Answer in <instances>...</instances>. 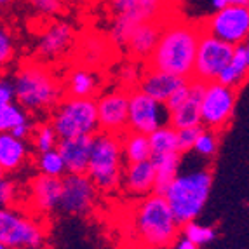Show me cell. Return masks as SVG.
<instances>
[{"label":"cell","instance_id":"7402d4cb","mask_svg":"<svg viewBox=\"0 0 249 249\" xmlns=\"http://www.w3.org/2000/svg\"><path fill=\"white\" fill-rule=\"evenodd\" d=\"M121 187L131 196L145 197L148 194H154L155 187V171L152 162H134V164H125L122 171Z\"/></svg>","mask_w":249,"mask_h":249},{"label":"cell","instance_id":"e575fe53","mask_svg":"<svg viewBox=\"0 0 249 249\" xmlns=\"http://www.w3.org/2000/svg\"><path fill=\"white\" fill-rule=\"evenodd\" d=\"M143 70H145V63L134 61V59L125 61L119 68V88L125 89V91L136 89L143 75Z\"/></svg>","mask_w":249,"mask_h":249},{"label":"cell","instance_id":"d6a6232c","mask_svg":"<svg viewBox=\"0 0 249 249\" xmlns=\"http://www.w3.org/2000/svg\"><path fill=\"white\" fill-rule=\"evenodd\" d=\"M16 59V38L5 23L0 21V73H4Z\"/></svg>","mask_w":249,"mask_h":249},{"label":"cell","instance_id":"7a4b0ae2","mask_svg":"<svg viewBox=\"0 0 249 249\" xmlns=\"http://www.w3.org/2000/svg\"><path fill=\"white\" fill-rule=\"evenodd\" d=\"M11 80L14 88V101L26 113L53 112L56 105L65 98L59 75L49 65L35 59L21 63Z\"/></svg>","mask_w":249,"mask_h":249},{"label":"cell","instance_id":"30bf717a","mask_svg":"<svg viewBox=\"0 0 249 249\" xmlns=\"http://www.w3.org/2000/svg\"><path fill=\"white\" fill-rule=\"evenodd\" d=\"M200 30L213 37L235 47L248 44L249 37V9L248 5L230 4L221 11H216L199 23Z\"/></svg>","mask_w":249,"mask_h":249},{"label":"cell","instance_id":"b9f144b4","mask_svg":"<svg viewBox=\"0 0 249 249\" xmlns=\"http://www.w3.org/2000/svg\"><path fill=\"white\" fill-rule=\"evenodd\" d=\"M232 2L230 0H211V7H213V11H221V9H225L227 5H230Z\"/></svg>","mask_w":249,"mask_h":249},{"label":"cell","instance_id":"4dcf8cb0","mask_svg":"<svg viewBox=\"0 0 249 249\" xmlns=\"http://www.w3.org/2000/svg\"><path fill=\"white\" fill-rule=\"evenodd\" d=\"M59 138L54 131V127L51 125V122H40V124L34 125L32 131V145H34L35 152H49L58 146Z\"/></svg>","mask_w":249,"mask_h":249},{"label":"cell","instance_id":"ee69618b","mask_svg":"<svg viewBox=\"0 0 249 249\" xmlns=\"http://www.w3.org/2000/svg\"><path fill=\"white\" fill-rule=\"evenodd\" d=\"M232 4H239V5H248L249 4V0H230Z\"/></svg>","mask_w":249,"mask_h":249},{"label":"cell","instance_id":"d590c367","mask_svg":"<svg viewBox=\"0 0 249 249\" xmlns=\"http://www.w3.org/2000/svg\"><path fill=\"white\" fill-rule=\"evenodd\" d=\"M26 4L34 9V13L40 18H56L63 13V2L61 0H26Z\"/></svg>","mask_w":249,"mask_h":249},{"label":"cell","instance_id":"ffe728a7","mask_svg":"<svg viewBox=\"0 0 249 249\" xmlns=\"http://www.w3.org/2000/svg\"><path fill=\"white\" fill-rule=\"evenodd\" d=\"M113 58V46L101 34H86L77 46V59L82 67L100 70Z\"/></svg>","mask_w":249,"mask_h":249},{"label":"cell","instance_id":"74e56055","mask_svg":"<svg viewBox=\"0 0 249 249\" xmlns=\"http://www.w3.org/2000/svg\"><path fill=\"white\" fill-rule=\"evenodd\" d=\"M199 131H200V125L199 127H187V129H178V131H176V145H178L179 154L181 155L190 154Z\"/></svg>","mask_w":249,"mask_h":249},{"label":"cell","instance_id":"bcb514c9","mask_svg":"<svg viewBox=\"0 0 249 249\" xmlns=\"http://www.w3.org/2000/svg\"><path fill=\"white\" fill-rule=\"evenodd\" d=\"M0 249H9V248L5 244H2V242H0Z\"/></svg>","mask_w":249,"mask_h":249},{"label":"cell","instance_id":"60d3db41","mask_svg":"<svg viewBox=\"0 0 249 249\" xmlns=\"http://www.w3.org/2000/svg\"><path fill=\"white\" fill-rule=\"evenodd\" d=\"M175 249H199L196 244H192L188 239H185V237H181L178 242H176V248Z\"/></svg>","mask_w":249,"mask_h":249},{"label":"cell","instance_id":"44dd1931","mask_svg":"<svg viewBox=\"0 0 249 249\" xmlns=\"http://www.w3.org/2000/svg\"><path fill=\"white\" fill-rule=\"evenodd\" d=\"M92 136H79L59 140L56 150L59 152L65 164L67 175H86L91 155Z\"/></svg>","mask_w":249,"mask_h":249},{"label":"cell","instance_id":"7c38bea8","mask_svg":"<svg viewBox=\"0 0 249 249\" xmlns=\"http://www.w3.org/2000/svg\"><path fill=\"white\" fill-rule=\"evenodd\" d=\"M167 108L140 89L129 91L127 105V131L148 136L155 129L167 124Z\"/></svg>","mask_w":249,"mask_h":249},{"label":"cell","instance_id":"2e32d148","mask_svg":"<svg viewBox=\"0 0 249 249\" xmlns=\"http://www.w3.org/2000/svg\"><path fill=\"white\" fill-rule=\"evenodd\" d=\"M206 84L199 82L196 79L188 80V96L178 108L167 112V124L171 127L187 129V127H199L200 125V100Z\"/></svg>","mask_w":249,"mask_h":249},{"label":"cell","instance_id":"ab89813d","mask_svg":"<svg viewBox=\"0 0 249 249\" xmlns=\"http://www.w3.org/2000/svg\"><path fill=\"white\" fill-rule=\"evenodd\" d=\"M0 101H14L13 80L4 73H0Z\"/></svg>","mask_w":249,"mask_h":249},{"label":"cell","instance_id":"5b68a950","mask_svg":"<svg viewBox=\"0 0 249 249\" xmlns=\"http://www.w3.org/2000/svg\"><path fill=\"white\" fill-rule=\"evenodd\" d=\"M113 23L110 37L113 47L124 49L133 28L145 21H164L173 14L169 0H110Z\"/></svg>","mask_w":249,"mask_h":249},{"label":"cell","instance_id":"d4e9b609","mask_svg":"<svg viewBox=\"0 0 249 249\" xmlns=\"http://www.w3.org/2000/svg\"><path fill=\"white\" fill-rule=\"evenodd\" d=\"M248 73H249V47L248 44H241V46L233 47L232 58L227 63V67L221 70V73L218 75L216 82L239 91L246 84V80H248Z\"/></svg>","mask_w":249,"mask_h":249},{"label":"cell","instance_id":"603a6c76","mask_svg":"<svg viewBox=\"0 0 249 249\" xmlns=\"http://www.w3.org/2000/svg\"><path fill=\"white\" fill-rule=\"evenodd\" d=\"M30 197L37 211L49 214L58 211L61 197V178L37 175L30 183Z\"/></svg>","mask_w":249,"mask_h":249},{"label":"cell","instance_id":"5bb4252c","mask_svg":"<svg viewBox=\"0 0 249 249\" xmlns=\"http://www.w3.org/2000/svg\"><path fill=\"white\" fill-rule=\"evenodd\" d=\"M77 44L73 25L68 21H53L38 35L35 44V61L44 65L61 61Z\"/></svg>","mask_w":249,"mask_h":249},{"label":"cell","instance_id":"d6986e66","mask_svg":"<svg viewBox=\"0 0 249 249\" xmlns=\"http://www.w3.org/2000/svg\"><path fill=\"white\" fill-rule=\"evenodd\" d=\"M188 80L190 79H183V77H176V75L166 73V71L145 67L136 89L143 91L150 98H154L155 101H159V103H166L171 98V94L175 91H178L181 86H185Z\"/></svg>","mask_w":249,"mask_h":249},{"label":"cell","instance_id":"484cf974","mask_svg":"<svg viewBox=\"0 0 249 249\" xmlns=\"http://www.w3.org/2000/svg\"><path fill=\"white\" fill-rule=\"evenodd\" d=\"M150 162L154 166L155 171V187L154 194L162 196L164 190L167 188L173 179L176 178V175L179 173V167H181L183 155L179 152H169V154H159L152 155Z\"/></svg>","mask_w":249,"mask_h":249},{"label":"cell","instance_id":"e0dca14e","mask_svg":"<svg viewBox=\"0 0 249 249\" xmlns=\"http://www.w3.org/2000/svg\"><path fill=\"white\" fill-rule=\"evenodd\" d=\"M101 86H103V80H101L98 70L82 67V65H75L73 68H70L63 80V91L68 98L94 100L101 92Z\"/></svg>","mask_w":249,"mask_h":249},{"label":"cell","instance_id":"9a60e30c","mask_svg":"<svg viewBox=\"0 0 249 249\" xmlns=\"http://www.w3.org/2000/svg\"><path fill=\"white\" fill-rule=\"evenodd\" d=\"M98 188L88 175H65L61 178L59 211L67 214L84 216L92 211L98 199Z\"/></svg>","mask_w":249,"mask_h":249},{"label":"cell","instance_id":"8fae6325","mask_svg":"<svg viewBox=\"0 0 249 249\" xmlns=\"http://www.w3.org/2000/svg\"><path fill=\"white\" fill-rule=\"evenodd\" d=\"M232 51L233 47L229 46L227 42L200 30L192 79L199 80L202 84L216 82L218 75L221 73V70L227 67V63L232 58Z\"/></svg>","mask_w":249,"mask_h":249},{"label":"cell","instance_id":"836d02e7","mask_svg":"<svg viewBox=\"0 0 249 249\" xmlns=\"http://www.w3.org/2000/svg\"><path fill=\"white\" fill-rule=\"evenodd\" d=\"M181 233L185 239L196 244L197 248L200 246H206L209 242H213L216 239V230L213 227H206V225H199L197 221H190V223H185L179 227Z\"/></svg>","mask_w":249,"mask_h":249},{"label":"cell","instance_id":"f35d334b","mask_svg":"<svg viewBox=\"0 0 249 249\" xmlns=\"http://www.w3.org/2000/svg\"><path fill=\"white\" fill-rule=\"evenodd\" d=\"M187 96H188V82L185 84V86H181V88L178 89V91H175L173 94H171V98L166 101V108H167V112H171V110H175V108H178L179 105L183 103V101L187 100Z\"/></svg>","mask_w":249,"mask_h":249},{"label":"cell","instance_id":"1f68e13d","mask_svg":"<svg viewBox=\"0 0 249 249\" xmlns=\"http://www.w3.org/2000/svg\"><path fill=\"white\" fill-rule=\"evenodd\" d=\"M218 146H220V133L200 127L192 152L199 155L200 159H214L218 154Z\"/></svg>","mask_w":249,"mask_h":249},{"label":"cell","instance_id":"cb8c5ba5","mask_svg":"<svg viewBox=\"0 0 249 249\" xmlns=\"http://www.w3.org/2000/svg\"><path fill=\"white\" fill-rule=\"evenodd\" d=\"M28 157L30 146L26 140H19L11 133H0V169L4 175L19 171Z\"/></svg>","mask_w":249,"mask_h":249},{"label":"cell","instance_id":"4fadbf2b","mask_svg":"<svg viewBox=\"0 0 249 249\" xmlns=\"http://www.w3.org/2000/svg\"><path fill=\"white\" fill-rule=\"evenodd\" d=\"M98 127L101 133L121 136L127 131L129 91L122 88H110L94 98Z\"/></svg>","mask_w":249,"mask_h":249},{"label":"cell","instance_id":"7bdbcfd3","mask_svg":"<svg viewBox=\"0 0 249 249\" xmlns=\"http://www.w3.org/2000/svg\"><path fill=\"white\" fill-rule=\"evenodd\" d=\"M14 2H16V0H0V13H4V11L13 7Z\"/></svg>","mask_w":249,"mask_h":249},{"label":"cell","instance_id":"7dc6e473","mask_svg":"<svg viewBox=\"0 0 249 249\" xmlns=\"http://www.w3.org/2000/svg\"><path fill=\"white\" fill-rule=\"evenodd\" d=\"M0 176H4V171H2V169H0Z\"/></svg>","mask_w":249,"mask_h":249},{"label":"cell","instance_id":"8992f818","mask_svg":"<svg viewBox=\"0 0 249 249\" xmlns=\"http://www.w3.org/2000/svg\"><path fill=\"white\" fill-rule=\"evenodd\" d=\"M124 166L121 136L98 131L92 136L91 155L86 171L94 187L101 192L117 190L121 187Z\"/></svg>","mask_w":249,"mask_h":249},{"label":"cell","instance_id":"c3c4849f","mask_svg":"<svg viewBox=\"0 0 249 249\" xmlns=\"http://www.w3.org/2000/svg\"><path fill=\"white\" fill-rule=\"evenodd\" d=\"M61 2H67V0H61Z\"/></svg>","mask_w":249,"mask_h":249},{"label":"cell","instance_id":"9c48e42d","mask_svg":"<svg viewBox=\"0 0 249 249\" xmlns=\"http://www.w3.org/2000/svg\"><path fill=\"white\" fill-rule=\"evenodd\" d=\"M239 91L218 82H209L204 86L200 100V127L211 129L214 133H223L230 125L235 113Z\"/></svg>","mask_w":249,"mask_h":249},{"label":"cell","instance_id":"4316f807","mask_svg":"<svg viewBox=\"0 0 249 249\" xmlns=\"http://www.w3.org/2000/svg\"><path fill=\"white\" fill-rule=\"evenodd\" d=\"M121 146H122L124 164L143 162L152 157L148 136L146 134L134 133V131H125L124 134H121Z\"/></svg>","mask_w":249,"mask_h":249},{"label":"cell","instance_id":"52a82bcc","mask_svg":"<svg viewBox=\"0 0 249 249\" xmlns=\"http://www.w3.org/2000/svg\"><path fill=\"white\" fill-rule=\"evenodd\" d=\"M49 122L59 140L94 136L100 131L96 117V103L89 98L65 96L53 110Z\"/></svg>","mask_w":249,"mask_h":249},{"label":"cell","instance_id":"f546056e","mask_svg":"<svg viewBox=\"0 0 249 249\" xmlns=\"http://www.w3.org/2000/svg\"><path fill=\"white\" fill-rule=\"evenodd\" d=\"M35 166H37V169H38V175L51 176V178H63V176L67 175L63 159L56 148L49 150V152H40V154H37Z\"/></svg>","mask_w":249,"mask_h":249},{"label":"cell","instance_id":"ba28073f","mask_svg":"<svg viewBox=\"0 0 249 249\" xmlns=\"http://www.w3.org/2000/svg\"><path fill=\"white\" fill-rule=\"evenodd\" d=\"M0 242L9 249H42L46 242V230L34 216L14 208H2Z\"/></svg>","mask_w":249,"mask_h":249},{"label":"cell","instance_id":"f6af8a7d","mask_svg":"<svg viewBox=\"0 0 249 249\" xmlns=\"http://www.w3.org/2000/svg\"><path fill=\"white\" fill-rule=\"evenodd\" d=\"M179 2H183V0H169V4H171V5H175V4H179Z\"/></svg>","mask_w":249,"mask_h":249},{"label":"cell","instance_id":"ac0fdd59","mask_svg":"<svg viewBox=\"0 0 249 249\" xmlns=\"http://www.w3.org/2000/svg\"><path fill=\"white\" fill-rule=\"evenodd\" d=\"M160 28L162 21H145L134 26L124 47V51L129 54V59L146 63V59L150 58V54L154 53L157 46Z\"/></svg>","mask_w":249,"mask_h":249},{"label":"cell","instance_id":"3957f363","mask_svg":"<svg viewBox=\"0 0 249 249\" xmlns=\"http://www.w3.org/2000/svg\"><path fill=\"white\" fill-rule=\"evenodd\" d=\"M133 233L146 249L167 248L176 241L179 225L164 196L148 194L138 202L133 213Z\"/></svg>","mask_w":249,"mask_h":249},{"label":"cell","instance_id":"83f0119b","mask_svg":"<svg viewBox=\"0 0 249 249\" xmlns=\"http://www.w3.org/2000/svg\"><path fill=\"white\" fill-rule=\"evenodd\" d=\"M26 122H30V115L16 101H0V133H11Z\"/></svg>","mask_w":249,"mask_h":249},{"label":"cell","instance_id":"8d00e7d4","mask_svg":"<svg viewBox=\"0 0 249 249\" xmlns=\"http://www.w3.org/2000/svg\"><path fill=\"white\" fill-rule=\"evenodd\" d=\"M18 197V188L16 183L7 175L0 176V209L2 208H13Z\"/></svg>","mask_w":249,"mask_h":249},{"label":"cell","instance_id":"f1b7e54d","mask_svg":"<svg viewBox=\"0 0 249 249\" xmlns=\"http://www.w3.org/2000/svg\"><path fill=\"white\" fill-rule=\"evenodd\" d=\"M148 143H150V152H152V155L178 152V145H176V129L171 127L169 124L155 129L154 133L148 134Z\"/></svg>","mask_w":249,"mask_h":249},{"label":"cell","instance_id":"277c9868","mask_svg":"<svg viewBox=\"0 0 249 249\" xmlns=\"http://www.w3.org/2000/svg\"><path fill=\"white\" fill-rule=\"evenodd\" d=\"M213 187V171L209 167H197L181 173L167 185L164 199L171 208L178 225L196 221L206 208Z\"/></svg>","mask_w":249,"mask_h":249},{"label":"cell","instance_id":"6da1fadb","mask_svg":"<svg viewBox=\"0 0 249 249\" xmlns=\"http://www.w3.org/2000/svg\"><path fill=\"white\" fill-rule=\"evenodd\" d=\"M199 37L200 26L197 23L173 13L162 21L157 46L146 59L145 67L192 79Z\"/></svg>","mask_w":249,"mask_h":249}]
</instances>
